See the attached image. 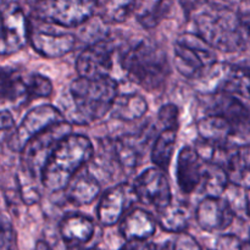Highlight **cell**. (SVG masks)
Wrapping results in <instances>:
<instances>
[{"instance_id": "obj_1", "label": "cell", "mask_w": 250, "mask_h": 250, "mask_svg": "<svg viewBox=\"0 0 250 250\" xmlns=\"http://www.w3.org/2000/svg\"><path fill=\"white\" fill-rule=\"evenodd\" d=\"M197 34L212 49L225 53L246 51L249 45L248 14L219 2L207 4L194 17Z\"/></svg>"}, {"instance_id": "obj_2", "label": "cell", "mask_w": 250, "mask_h": 250, "mask_svg": "<svg viewBox=\"0 0 250 250\" xmlns=\"http://www.w3.org/2000/svg\"><path fill=\"white\" fill-rule=\"evenodd\" d=\"M93 142L84 134L70 133L61 139L46 159L41 173V183L46 190H65L73 176L94 158Z\"/></svg>"}, {"instance_id": "obj_3", "label": "cell", "mask_w": 250, "mask_h": 250, "mask_svg": "<svg viewBox=\"0 0 250 250\" xmlns=\"http://www.w3.org/2000/svg\"><path fill=\"white\" fill-rule=\"evenodd\" d=\"M122 70L127 77L148 92L163 89L171 75V63L166 51L154 42L143 39L125 51Z\"/></svg>"}, {"instance_id": "obj_4", "label": "cell", "mask_w": 250, "mask_h": 250, "mask_svg": "<svg viewBox=\"0 0 250 250\" xmlns=\"http://www.w3.org/2000/svg\"><path fill=\"white\" fill-rule=\"evenodd\" d=\"M70 95L73 103L72 122L89 126L110 114L119 95V84L111 76L99 80L78 77L71 82Z\"/></svg>"}, {"instance_id": "obj_5", "label": "cell", "mask_w": 250, "mask_h": 250, "mask_svg": "<svg viewBox=\"0 0 250 250\" xmlns=\"http://www.w3.org/2000/svg\"><path fill=\"white\" fill-rule=\"evenodd\" d=\"M217 62L215 49L197 33L185 32L173 44V65L187 80L200 81Z\"/></svg>"}, {"instance_id": "obj_6", "label": "cell", "mask_w": 250, "mask_h": 250, "mask_svg": "<svg viewBox=\"0 0 250 250\" xmlns=\"http://www.w3.org/2000/svg\"><path fill=\"white\" fill-rule=\"evenodd\" d=\"M34 16L46 23L72 28L89 21L98 0H26Z\"/></svg>"}, {"instance_id": "obj_7", "label": "cell", "mask_w": 250, "mask_h": 250, "mask_svg": "<svg viewBox=\"0 0 250 250\" xmlns=\"http://www.w3.org/2000/svg\"><path fill=\"white\" fill-rule=\"evenodd\" d=\"M70 133H72V126L63 121L34 137L21 151V170L41 182V173L46 159L56 144Z\"/></svg>"}, {"instance_id": "obj_8", "label": "cell", "mask_w": 250, "mask_h": 250, "mask_svg": "<svg viewBox=\"0 0 250 250\" xmlns=\"http://www.w3.org/2000/svg\"><path fill=\"white\" fill-rule=\"evenodd\" d=\"M66 121L65 116L58 107L53 105H39L28 110L15 128L11 138L7 142V148L15 153H21L24 146L34 138L43 133L49 127Z\"/></svg>"}, {"instance_id": "obj_9", "label": "cell", "mask_w": 250, "mask_h": 250, "mask_svg": "<svg viewBox=\"0 0 250 250\" xmlns=\"http://www.w3.org/2000/svg\"><path fill=\"white\" fill-rule=\"evenodd\" d=\"M154 133L155 128L146 126L138 133L125 134L111 139L104 148L120 170L125 173H129L139 166L146 146L154 137Z\"/></svg>"}, {"instance_id": "obj_10", "label": "cell", "mask_w": 250, "mask_h": 250, "mask_svg": "<svg viewBox=\"0 0 250 250\" xmlns=\"http://www.w3.org/2000/svg\"><path fill=\"white\" fill-rule=\"evenodd\" d=\"M0 28L5 56L17 53L28 43L31 26L19 1L4 0L0 4Z\"/></svg>"}, {"instance_id": "obj_11", "label": "cell", "mask_w": 250, "mask_h": 250, "mask_svg": "<svg viewBox=\"0 0 250 250\" xmlns=\"http://www.w3.org/2000/svg\"><path fill=\"white\" fill-rule=\"evenodd\" d=\"M114 42L107 38L98 39L83 49L76 60L78 77L99 80L110 77L114 67Z\"/></svg>"}, {"instance_id": "obj_12", "label": "cell", "mask_w": 250, "mask_h": 250, "mask_svg": "<svg viewBox=\"0 0 250 250\" xmlns=\"http://www.w3.org/2000/svg\"><path fill=\"white\" fill-rule=\"evenodd\" d=\"M132 188L136 199L146 207L160 210L172 203V190L167 175L155 166L144 170L132 183Z\"/></svg>"}, {"instance_id": "obj_13", "label": "cell", "mask_w": 250, "mask_h": 250, "mask_svg": "<svg viewBox=\"0 0 250 250\" xmlns=\"http://www.w3.org/2000/svg\"><path fill=\"white\" fill-rule=\"evenodd\" d=\"M136 199L132 185L126 182L107 188L102 193L97 208L98 221L102 226L111 227L121 221Z\"/></svg>"}, {"instance_id": "obj_14", "label": "cell", "mask_w": 250, "mask_h": 250, "mask_svg": "<svg viewBox=\"0 0 250 250\" xmlns=\"http://www.w3.org/2000/svg\"><path fill=\"white\" fill-rule=\"evenodd\" d=\"M205 115H216L226 119L241 133L249 136V109L243 100L226 93L202 94Z\"/></svg>"}, {"instance_id": "obj_15", "label": "cell", "mask_w": 250, "mask_h": 250, "mask_svg": "<svg viewBox=\"0 0 250 250\" xmlns=\"http://www.w3.org/2000/svg\"><path fill=\"white\" fill-rule=\"evenodd\" d=\"M197 129L200 141L215 148L248 144V136L234 128L226 119L216 115H204L198 121Z\"/></svg>"}, {"instance_id": "obj_16", "label": "cell", "mask_w": 250, "mask_h": 250, "mask_svg": "<svg viewBox=\"0 0 250 250\" xmlns=\"http://www.w3.org/2000/svg\"><path fill=\"white\" fill-rule=\"evenodd\" d=\"M236 214L231 203L222 197H205L198 204L195 220L203 231L222 232L233 222Z\"/></svg>"}, {"instance_id": "obj_17", "label": "cell", "mask_w": 250, "mask_h": 250, "mask_svg": "<svg viewBox=\"0 0 250 250\" xmlns=\"http://www.w3.org/2000/svg\"><path fill=\"white\" fill-rule=\"evenodd\" d=\"M76 36L70 32H54L29 28L28 43L37 54L45 59H59L73 51Z\"/></svg>"}, {"instance_id": "obj_18", "label": "cell", "mask_w": 250, "mask_h": 250, "mask_svg": "<svg viewBox=\"0 0 250 250\" xmlns=\"http://www.w3.org/2000/svg\"><path fill=\"white\" fill-rule=\"evenodd\" d=\"M32 72L14 67H0V102L21 107L33 100Z\"/></svg>"}, {"instance_id": "obj_19", "label": "cell", "mask_w": 250, "mask_h": 250, "mask_svg": "<svg viewBox=\"0 0 250 250\" xmlns=\"http://www.w3.org/2000/svg\"><path fill=\"white\" fill-rule=\"evenodd\" d=\"M204 164L193 146H186L180 150L176 165V178L178 187L185 194H193L200 187Z\"/></svg>"}, {"instance_id": "obj_20", "label": "cell", "mask_w": 250, "mask_h": 250, "mask_svg": "<svg viewBox=\"0 0 250 250\" xmlns=\"http://www.w3.org/2000/svg\"><path fill=\"white\" fill-rule=\"evenodd\" d=\"M95 222L82 212H70L65 215L59 225L61 239L68 248H81L89 243L95 234Z\"/></svg>"}, {"instance_id": "obj_21", "label": "cell", "mask_w": 250, "mask_h": 250, "mask_svg": "<svg viewBox=\"0 0 250 250\" xmlns=\"http://www.w3.org/2000/svg\"><path fill=\"white\" fill-rule=\"evenodd\" d=\"M120 224V233L128 241H149L156 232V220L142 208H132Z\"/></svg>"}, {"instance_id": "obj_22", "label": "cell", "mask_w": 250, "mask_h": 250, "mask_svg": "<svg viewBox=\"0 0 250 250\" xmlns=\"http://www.w3.org/2000/svg\"><path fill=\"white\" fill-rule=\"evenodd\" d=\"M66 199L73 205H89L97 199L102 192L99 180L89 170L82 168L73 176L72 180L65 188Z\"/></svg>"}, {"instance_id": "obj_23", "label": "cell", "mask_w": 250, "mask_h": 250, "mask_svg": "<svg viewBox=\"0 0 250 250\" xmlns=\"http://www.w3.org/2000/svg\"><path fill=\"white\" fill-rule=\"evenodd\" d=\"M148 102L138 93L117 95L110 114L114 119L124 122H132L142 119L148 112Z\"/></svg>"}, {"instance_id": "obj_24", "label": "cell", "mask_w": 250, "mask_h": 250, "mask_svg": "<svg viewBox=\"0 0 250 250\" xmlns=\"http://www.w3.org/2000/svg\"><path fill=\"white\" fill-rule=\"evenodd\" d=\"M158 221L156 225L161 227V229L167 233H183L187 232L190 225L189 209L185 204H173L170 203L167 207L158 210Z\"/></svg>"}, {"instance_id": "obj_25", "label": "cell", "mask_w": 250, "mask_h": 250, "mask_svg": "<svg viewBox=\"0 0 250 250\" xmlns=\"http://www.w3.org/2000/svg\"><path fill=\"white\" fill-rule=\"evenodd\" d=\"M177 129H163L153 141L150 159L155 167L165 172L168 170L172 160L176 142H177Z\"/></svg>"}, {"instance_id": "obj_26", "label": "cell", "mask_w": 250, "mask_h": 250, "mask_svg": "<svg viewBox=\"0 0 250 250\" xmlns=\"http://www.w3.org/2000/svg\"><path fill=\"white\" fill-rule=\"evenodd\" d=\"M229 186V177L224 168L214 163L204 164L203 178L200 187H203L205 197H222Z\"/></svg>"}, {"instance_id": "obj_27", "label": "cell", "mask_w": 250, "mask_h": 250, "mask_svg": "<svg viewBox=\"0 0 250 250\" xmlns=\"http://www.w3.org/2000/svg\"><path fill=\"white\" fill-rule=\"evenodd\" d=\"M100 5L103 21L106 23H122L137 9L138 0H102Z\"/></svg>"}, {"instance_id": "obj_28", "label": "cell", "mask_w": 250, "mask_h": 250, "mask_svg": "<svg viewBox=\"0 0 250 250\" xmlns=\"http://www.w3.org/2000/svg\"><path fill=\"white\" fill-rule=\"evenodd\" d=\"M173 6V0H154L148 7L142 10L137 21L146 29H153L168 16Z\"/></svg>"}, {"instance_id": "obj_29", "label": "cell", "mask_w": 250, "mask_h": 250, "mask_svg": "<svg viewBox=\"0 0 250 250\" xmlns=\"http://www.w3.org/2000/svg\"><path fill=\"white\" fill-rule=\"evenodd\" d=\"M16 182L17 190H19V195L22 203L24 205L38 204L42 195L39 192L38 185H37V180L32 178L28 173L20 168L19 173L16 175Z\"/></svg>"}, {"instance_id": "obj_30", "label": "cell", "mask_w": 250, "mask_h": 250, "mask_svg": "<svg viewBox=\"0 0 250 250\" xmlns=\"http://www.w3.org/2000/svg\"><path fill=\"white\" fill-rule=\"evenodd\" d=\"M159 250H203L197 239L187 232L175 234L172 238L167 239Z\"/></svg>"}, {"instance_id": "obj_31", "label": "cell", "mask_w": 250, "mask_h": 250, "mask_svg": "<svg viewBox=\"0 0 250 250\" xmlns=\"http://www.w3.org/2000/svg\"><path fill=\"white\" fill-rule=\"evenodd\" d=\"M0 250H19L17 234L11 221L0 214Z\"/></svg>"}, {"instance_id": "obj_32", "label": "cell", "mask_w": 250, "mask_h": 250, "mask_svg": "<svg viewBox=\"0 0 250 250\" xmlns=\"http://www.w3.org/2000/svg\"><path fill=\"white\" fill-rule=\"evenodd\" d=\"M158 120L164 129H180V109L177 105L168 103L163 105L158 111Z\"/></svg>"}, {"instance_id": "obj_33", "label": "cell", "mask_w": 250, "mask_h": 250, "mask_svg": "<svg viewBox=\"0 0 250 250\" xmlns=\"http://www.w3.org/2000/svg\"><path fill=\"white\" fill-rule=\"evenodd\" d=\"M31 87L33 99H37V98H49L53 94L54 90L51 81L46 76L36 72H32Z\"/></svg>"}, {"instance_id": "obj_34", "label": "cell", "mask_w": 250, "mask_h": 250, "mask_svg": "<svg viewBox=\"0 0 250 250\" xmlns=\"http://www.w3.org/2000/svg\"><path fill=\"white\" fill-rule=\"evenodd\" d=\"M15 128H16V122L11 112L9 110H1L0 111V144H7Z\"/></svg>"}, {"instance_id": "obj_35", "label": "cell", "mask_w": 250, "mask_h": 250, "mask_svg": "<svg viewBox=\"0 0 250 250\" xmlns=\"http://www.w3.org/2000/svg\"><path fill=\"white\" fill-rule=\"evenodd\" d=\"M241 243L242 239H239L234 234H225V236H221L219 238L216 248L209 250H239Z\"/></svg>"}, {"instance_id": "obj_36", "label": "cell", "mask_w": 250, "mask_h": 250, "mask_svg": "<svg viewBox=\"0 0 250 250\" xmlns=\"http://www.w3.org/2000/svg\"><path fill=\"white\" fill-rule=\"evenodd\" d=\"M120 250H159V247L149 241H128Z\"/></svg>"}, {"instance_id": "obj_37", "label": "cell", "mask_w": 250, "mask_h": 250, "mask_svg": "<svg viewBox=\"0 0 250 250\" xmlns=\"http://www.w3.org/2000/svg\"><path fill=\"white\" fill-rule=\"evenodd\" d=\"M181 2H182L183 5H185L186 7H187L188 10H194L195 7L200 6V5H204V2H207L208 0H180Z\"/></svg>"}, {"instance_id": "obj_38", "label": "cell", "mask_w": 250, "mask_h": 250, "mask_svg": "<svg viewBox=\"0 0 250 250\" xmlns=\"http://www.w3.org/2000/svg\"><path fill=\"white\" fill-rule=\"evenodd\" d=\"M34 250H53V249H51V247L49 246L46 242L38 241L36 243V247H34Z\"/></svg>"}, {"instance_id": "obj_39", "label": "cell", "mask_w": 250, "mask_h": 250, "mask_svg": "<svg viewBox=\"0 0 250 250\" xmlns=\"http://www.w3.org/2000/svg\"><path fill=\"white\" fill-rule=\"evenodd\" d=\"M0 56H5V51H4V43H2L1 28H0Z\"/></svg>"}, {"instance_id": "obj_40", "label": "cell", "mask_w": 250, "mask_h": 250, "mask_svg": "<svg viewBox=\"0 0 250 250\" xmlns=\"http://www.w3.org/2000/svg\"><path fill=\"white\" fill-rule=\"evenodd\" d=\"M85 250H102V249H99V248H94V247H93V248H88V249H85Z\"/></svg>"}]
</instances>
